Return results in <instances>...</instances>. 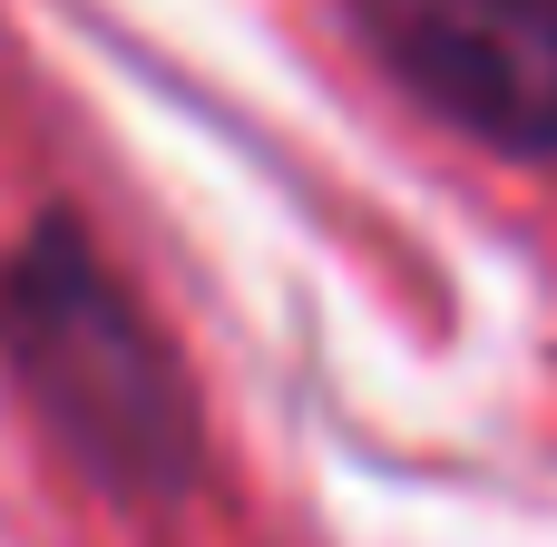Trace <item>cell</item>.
Here are the masks:
<instances>
[{
  "mask_svg": "<svg viewBox=\"0 0 557 547\" xmlns=\"http://www.w3.org/2000/svg\"><path fill=\"white\" fill-rule=\"evenodd\" d=\"M0 362L20 401L69 440V460L127 499H176L196 470V401L147 323V303L108 274V254L69 225L39 215L0 254Z\"/></svg>",
  "mask_w": 557,
  "mask_h": 547,
  "instance_id": "6da1fadb",
  "label": "cell"
},
{
  "mask_svg": "<svg viewBox=\"0 0 557 547\" xmlns=\"http://www.w3.org/2000/svg\"><path fill=\"white\" fill-rule=\"evenodd\" d=\"M362 29L450 127L557 157V0H362Z\"/></svg>",
  "mask_w": 557,
  "mask_h": 547,
  "instance_id": "7a4b0ae2",
  "label": "cell"
}]
</instances>
